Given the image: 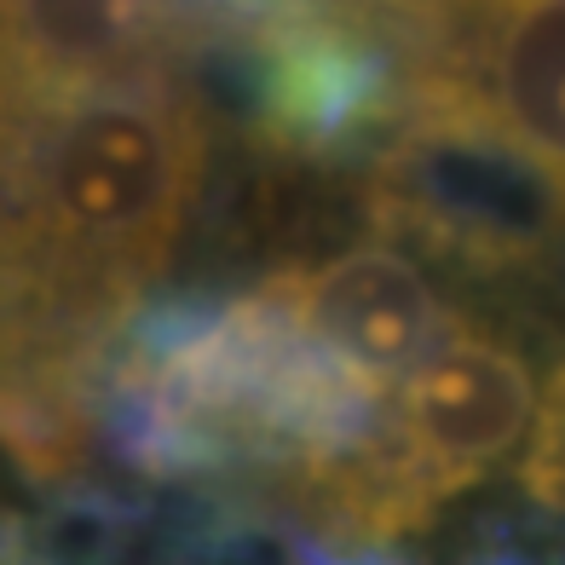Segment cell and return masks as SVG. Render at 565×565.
<instances>
[{"label":"cell","instance_id":"obj_2","mask_svg":"<svg viewBox=\"0 0 565 565\" xmlns=\"http://www.w3.org/2000/svg\"><path fill=\"white\" fill-rule=\"evenodd\" d=\"M173 53L209 121H231L260 162L364 173L404 116L381 7H173Z\"/></svg>","mask_w":565,"mask_h":565},{"label":"cell","instance_id":"obj_4","mask_svg":"<svg viewBox=\"0 0 565 565\" xmlns=\"http://www.w3.org/2000/svg\"><path fill=\"white\" fill-rule=\"evenodd\" d=\"M277 277L300 323L335 358H347L352 370L375 375L393 393L445 347L456 323V295H439L422 260L375 237L329 254L318 266H289Z\"/></svg>","mask_w":565,"mask_h":565},{"label":"cell","instance_id":"obj_1","mask_svg":"<svg viewBox=\"0 0 565 565\" xmlns=\"http://www.w3.org/2000/svg\"><path fill=\"white\" fill-rule=\"evenodd\" d=\"M202 168L168 7H0V445L46 491H82Z\"/></svg>","mask_w":565,"mask_h":565},{"label":"cell","instance_id":"obj_5","mask_svg":"<svg viewBox=\"0 0 565 565\" xmlns=\"http://www.w3.org/2000/svg\"><path fill=\"white\" fill-rule=\"evenodd\" d=\"M513 520H520L536 565H565V352L543 381V404H536L531 439L513 461Z\"/></svg>","mask_w":565,"mask_h":565},{"label":"cell","instance_id":"obj_3","mask_svg":"<svg viewBox=\"0 0 565 565\" xmlns=\"http://www.w3.org/2000/svg\"><path fill=\"white\" fill-rule=\"evenodd\" d=\"M404 87L461 110L565 196V0L387 7Z\"/></svg>","mask_w":565,"mask_h":565}]
</instances>
